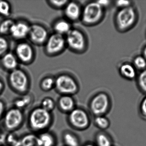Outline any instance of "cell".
Returning <instances> with one entry per match:
<instances>
[{"label": "cell", "mask_w": 146, "mask_h": 146, "mask_svg": "<svg viewBox=\"0 0 146 146\" xmlns=\"http://www.w3.org/2000/svg\"><path fill=\"white\" fill-rule=\"evenodd\" d=\"M39 146H56L57 139L55 135L48 130L38 134Z\"/></svg>", "instance_id": "18"}, {"label": "cell", "mask_w": 146, "mask_h": 146, "mask_svg": "<svg viewBox=\"0 0 146 146\" xmlns=\"http://www.w3.org/2000/svg\"><path fill=\"white\" fill-rule=\"evenodd\" d=\"M62 138L65 146H81L79 136L72 131H64Z\"/></svg>", "instance_id": "21"}, {"label": "cell", "mask_w": 146, "mask_h": 146, "mask_svg": "<svg viewBox=\"0 0 146 146\" xmlns=\"http://www.w3.org/2000/svg\"><path fill=\"white\" fill-rule=\"evenodd\" d=\"M9 48V43L3 36H0V57L7 53Z\"/></svg>", "instance_id": "30"}, {"label": "cell", "mask_w": 146, "mask_h": 146, "mask_svg": "<svg viewBox=\"0 0 146 146\" xmlns=\"http://www.w3.org/2000/svg\"><path fill=\"white\" fill-rule=\"evenodd\" d=\"M91 120L90 114L86 110L77 106L68 114L67 117L69 126L77 131L87 129L91 125Z\"/></svg>", "instance_id": "5"}, {"label": "cell", "mask_w": 146, "mask_h": 146, "mask_svg": "<svg viewBox=\"0 0 146 146\" xmlns=\"http://www.w3.org/2000/svg\"><path fill=\"white\" fill-rule=\"evenodd\" d=\"M30 25L25 21H15L11 28L10 35L16 40H23L28 37Z\"/></svg>", "instance_id": "14"}, {"label": "cell", "mask_w": 146, "mask_h": 146, "mask_svg": "<svg viewBox=\"0 0 146 146\" xmlns=\"http://www.w3.org/2000/svg\"><path fill=\"white\" fill-rule=\"evenodd\" d=\"M135 19V11L133 8L128 7L118 11L116 17V21L120 30H126L133 25Z\"/></svg>", "instance_id": "12"}, {"label": "cell", "mask_w": 146, "mask_h": 146, "mask_svg": "<svg viewBox=\"0 0 146 146\" xmlns=\"http://www.w3.org/2000/svg\"><path fill=\"white\" fill-rule=\"evenodd\" d=\"M2 130V129H1V124H0V131H1V130Z\"/></svg>", "instance_id": "42"}, {"label": "cell", "mask_w": 146, "mask_h": 146, "mask_svg": "<svg viewBox=\"0 0 146 146\" xmlns=\"http://www.w3.org/2000/svg\"><path fill=\"white\" fill-rule=\"evenodd\" d=\"M48 5L51 7L55 9H64L68 1L67 0H62V1H56V0H50L47 1Z\"/></svg>", "instance_id": "31"}, {"label": "cell", "mask_w": 146, "mask_h": 146, "mask_svg": "<svg viewBox=\"0 0 146 146\" xmlns=\"http://www.w3.org/2000/svg\"><path fill=\"white\" fill-rule=\"evenodd\" d=\"M82 146H96L94 142L92 141H88L83 144Z\"/></svg>", "instance_id": "40"}, {"label": "cell", "mask_w": 146, "mask_h": 146, "mask_svg": "<svg viewBox=\"0 0 146 146\" xmlns=\"http://www.w3.org/2000/svg\"><path fill=\"white\" fill-rule=\"evenodd\" d=\"M63 9L65 19L70 22L80 20L82 8L77 2L68 1Z\"/></svg>", "instance_id": "13"}, {"label": "cell", "mask_w": 146, "mask_h": 146, "mask_svg": "<svg viewBox=\"0 0 146 146\" xmlns=\"http://www.w3.org/2000/svg\"><path fill=\"white\" fill-rule=\"evenodd\" d=\"M55 79L54 88L60 95L73 96L79 92V84L72 75L68 74H61Z\"/></svg>", "instance_id": "7"}, {"label": "cell", "mask_w": 146, "mask_h": 146, "mask_svg": "<svg viewBox=\"0 0 146 146\" xmlns=\"http://www.w3.org/2000/svg\"><path fill=\"white\" fill-rule=\"evenodd\" d=\"M120 72L122 75L128 79H134L136 75L135 69L130 64H124L121 66Z\"/></svg>", "instance_id": "25"}, {"label": "cell", "mask_w": 146, "mask_h": 146, "mask_svg": "<svg viewBox=\"0 0 146 146\" xmlns=\"http://www.w3.org/2000/svg\"><path fill=\"white\" fill-rule=\"evenodd\" d=\"M19 146H39L38 134L31 132L20 136Z\"/></svg>", "instance_id": "20"}, {"label": "cell", "mask_w": 146, "mask_h": 146, "mask_svg": "<svg viewBox=\"0 0 146 146\" xmlns=\"http://www.w3.org/2000/svg\"><path fill=\"white\" fill-rule=\"evenodd\" d=\"M104 15V9L97 1H90L82 8L80 20L86 26H93L102 21Z\"/></svg>", "instance_id": "4"}, {"label": "cell", "mask_w": 146, "mask_h": 146, "mask_svg": "<svg viewBox=\"0 0 146 146\" xmlns=\"http://www.w3.org/2000/svg\"><path fill=\"white\" fill-rule=\"evenodd\" d=\"M26 121L31 132L38 134L49 130L54 122V116L51 112L37 106L30 111Z\"/></svg>", "instance_id": "1"}, {"label": "cell", "mask_w": 146, "mask_h": 146, "mask_svg": "<svg viewBox=\"0 0 146 146\" xmlns=\"http://www.w3.org/2000/svg\"><path fill=\"white\" fill-rule=\"evenodd\" d=\"M7 132L2 130L0 131V145L4 146L6 145Z\"/></svg>", "instance_id": "35"}, {"label": "cell", "mask_w": 146, "mask_h": 146, "mask_svg": "<svg viewBox=\"0 0 146 146\" xmlns=\"http://www.w3.org/2000/svg\"><path fill=\"white\" fill-rule=\"evenodd\" d=\"M55 79L51 76H46L42 79L40 83V87L42 91H49L54 88Z\"/></svg>", "instance_id": "26"}, {"label": "cell", "mask_w": 146, "mask_h": 146, "mask_svg": "<svg viewBox=\"0 0 146 146\" xmlns=\"http://www.w3.org/2000/svg\"><path fill=\"white\" fill-rule=\"evenodd\" d=\"M8 146V145H5V146Z\"/></svg>", "instance_id": "43"}, {"label": "cell", "mask_w": 146, "mask_h": 146, "mask_svg": "<svg viewBox=\"0 0 146 146\" xmlns=\"http://www.w3.org/2000/svg\"><path fill=\"white\" fill-rule=\"evenodd\" d=\"M19 61L15 54L8 52L1 57V63L3 67L7 70L12 71L18 68Z\"/></svg>", "instance_id": "19"}, {"label": "cell", "mask_w": 146, "mask_h": 146, "mask_svg": "<svg viewBox=\"0 0 146 146\" xmlns=\"http://www.w3.org/2000/svg\"><path fill=\"white\" fill-rule=\"evenodd\" d=\"M15 21L10 18H7L1 21L0 23V34L1 36L10 34L12 26Z\"/></svg>", "instance_id": "24"}, {"label": "cell", "mask_w": 146, "mask_h": 146, "mask_svg": "<svg viewBox=\"0 0 146 146\" xmlns=\"http://www.w3.org/2000/svg\"><path fill=\"white\" fill-rule=\"evenodd\" d=\"M94 142L96 146H112L113 144L110 136L103 131L96 134Z\"/></svg>", "instance_id": "22"}, {"label": "cell", "mask_w": 146, "mask_h": 146, "mask_svg": "<svg viewBox=\"0 0 146 146\" xmlns=\"http://www.w3.org/2000/svg\"><path fill=\"white\" fill-rule=\"evenodd\" d=\"M111 101L109 95L100 92L94 95L88 103L90 113L94 117L106 115L110 109Z\"/></svg>", "instance_id": "8"}, {"label": "cell", "mask_w": 146, "mask_h": 146, "mask_svg": "<svg viewBox=\"0 0 146 146\" xmlns=\"http://www.w3.org/2000/svg\"><path fill=\"white\" fill-rule=\"evenodd\" d=\"M15 55L19 62L23 64H30L35 59V52L31 44L21 41L15 46Z\"/></svg>", "instance_id": "10"}, {"label": "cell", "mask_w": 146, "mask_h": 146, "mask_svg": "<svg viewBox=\"0 0 146 146\" xmlns=\"http://www.w3.org/2000/svg\"><path fill=\"white\" fill-rule=\"evenodd\" d=\"M40 106L45 110L52 113L56 107V103L52 98L46 97L42 99Z\"/></svg>", "instance_id": "27"}, {"label": "cell", "mask_w": 146, "mask_h": 146, "mask_svg": "<svg viewBox=\"0 0 146 146\" xmlns=\"http://www.w3.org/2000/svg\"><path fill=\"white\" fill-rule=\"evenodd\" d=\"M7 109V103L4 100L0 99V121L1 120Z\"/></svg>", "instance_id": "34"}, {"label": "cell", "mask_w": 146, "mask_h": 146, "mask_svg": "<svg viewBox=\"0 0 146 146\" xmlns=\"http://www.w3.org/2000/svg\"><path fill=\"white\" fill-rule=\"evenodd\" d=\"M66 47L76 54H82L86 51L88 40L83 31L77 28H73L65 36Z\"/></svg>", "instance_id": "6"}, {"label": "cell", "mask_w": 146, "mask_h": 146, "mask_svg": "<svg viewBox=\"0 0 146 146\" xmlns=\"http://www.w3.org/2000/svg\"><path fill=\"white\" fill-rule=\"evenodd\" d=\"M34 100L33 96L28 93L24 95H20L19 97L14 99L12 105L25 111L31 106Z\"/></svg>", "instance_id": "16"}, {"label": "cell", "mask_w": 146, "mask_h": 146, "mask_svg": "<svg viewBox=\"0 0 146 146\" xmlns=\"http://www.w3.org/2000/svg\"><path fill=\"white\" fill-rule=\"evenodd\" d=\"M138 81L141 89L146 93V69L140 74Z\"/></svg>", "instance_id": "32"}, {"label": "cell", "mask_w": 146, "mask_h": 146, "mask_svg": "<svg viewBox=\"0 0 146 146\" xmlns=\"http://www.w3.org/2000/svg\"><path fill=\"white\" fill-rule=\"evenodd\" d=\"M26 120L25 111L12 105L7 109L0 124L2 129L7 133L16 132L23 127Z\"/></svg>", "instance_id": "2"}, {"label": "cell", "mask_w": 146, "mask_h": 146, "mask_svg": "<svg viewBox=\"0 0 146 146\" xmlns=\"http://www.w3.org/2000/svg\"><path fill=\"white\" fill-rule=\"evenodd\" d=\"M93 123L96 127L101 131L106 130L110 125V120L106 115L94 117Z\"/></svg>", "instance_id": "23"}, {"label": "cell", "mask_w": 146, "mask_h": 146, "mask_svg": "<svg viewBox=\"0 0 146 146\" xmlns=\"http://www.w3.org/2000/svg\"><path fill=\"white\" fill-rule=\"evenodd\" d=\"M144 57H145V58L146 59V46L145 48V49H144Z\"/></svg>", "instance_id": "41"}, {"label": "cell", "mask_w": 146, "mask_h": 146, "mask_svg": "<svg viewBox=\"0 0 146 146\" xmlns=\"http://www.w3.org/2000/svg\"><path fill=\"white\" fill-rule=\"evenodd\" d=\"M97 2L100 6H101L104 9L106 7H108L110 3V1H106V0L97 1Z\"/></svg>", "instance_id": "38"}, {"label": "cell", "mask_w": 146, "mask_h": 146, "mask_svg": "<svg viewBox=\"0 0 146 146\" xmlns=\"http://www.w3.org/2000/svg\"><path fill=\"white\" fill-rule=\"evenodd\" d=\"M11 6L6 1H0V15L7 18L11 14Z\"/></svg>", "instance_id": "29"}, {"label": "cell", "mask_w": 146, "mask_h": 146, "mask_svg": "<svg viewBox=\"0 0 146 146\" xmlns=\"http://www.w3.org/2000/svg\"><path fill=\"white\" fill-rule=\"evenodd\" d=\"M55 33L65 36L72 28L71 22L66 19H60L56 21L53 25Z\"/></svg>", "instance_id": "17"}, {"label": "cell", "mask_w": 146, "mask_h": 146, "mask_svg": "<svg viewBox=\"0 0 146 146\" xmlns=\"http://www.w3.org/2000/svg\"><path fill=\"white\" fill-rule=\"evenodd\" d=\"M8 80L11 90L19 96L29 93L31 85L30 78L23 69L17 68L10 71Z\"/></svg>", "instance_id": "3"}, {"label": "cell", "mask_w": 146, "mask_h": 146, "mask_svg": "<svg viewBox=\"0 0 146 146\" xmlns=\"http://www.w3.org/2000/svg\"><path fill=\"white\" fill-rule=\"evenodd\" d=\"M140 111L142 116L146 118V97H145L141 104Z\"/></svg>", "instance_id": "36"}, {"label": "cell", "mask_w": 146, "mask_h": 146, "mask_svg": "<svg viewBox=\"0 0 146 146\" xmlns=\"http://www.w3.org/2000/svg\"><path fill=\"white\" fill-rule=\"evenodd\" d=\"M0 146H1L0 145Z\"/></svg>", "instance_id": "44"}, {"label": "cell", "mask_w": 146, "mask_h": 146, "mask_svg": "<svg viewBox=\"0 0 146 146\" xmlns=\"http://www.w3.org/2000/svg\"><path fill=\"white\" fill-rule=\"evenodd\" d=\"M50 34L47 28L39 24L30 25L28 37L31 42L36 45H44Z\"/></svg>", "instance_id": "11"}, {"label": "cell", "mask_w": 146, "mask_h": 146, "mask_svg": "<svg viewBox=\"0 0 146 146\" xmlns=\"http://www.w3.org/2000/svg\"><path fill=\"white\" fill-rule=\"evenodd\" d=\"M44 45V52L50 57L61 54L67 47L65 36L55 33L49 35Z\"/></svg>", "instance_id": "9"}, {"label": "cell", "mask_w": 146, "mask_h": 146, "mask_svg": "<svg viewBox=\"0 0 146 146\" xmlns=\"http://www.w3.org/2000/svg\"><path fill=\"white\" fill-rule=\"evenodd\" d=\"M5 88V85L1 79H0V96L2 94Z\"/></svg>", "instance_id": "39"}, {"label": "cell", "mask_w": 146, "mask_h": 146, "mask_svg": "<svg viewBox=\"0 0 146 146\" xmlns=\"http://www.w3.org/2000/svg\"><path fill=\"white\" fill-rule=\"evenodd\" d=\"M134 63L135 67L139 69H142L146 67V59L143 57H137L135 59Z\"/></svg>", "instance_id": "33"}, {"label": "cell", "mask_w": 146, "mask_h": 146, "mask_svg": "<svg viewBox=\"0 0 146 146\" xmlns=\"http://www.w3.org/2000/svg\"><path fill=\"white\" fill-rule=\"evenodd\" d=\"M116 4L117 7L122 9L129 7L130 2L127 1H118L116 2Z\"/></svg>", "instance_id": "37"}, {"label": "cell", "mask_w": 146, "mask_h": 146, "mask_svg": "<svg viewBox=\"0 0 146 146\" xmlns=\"http://www.w3.org/2000/svg\"><path fill=\"white\" fill-rule=\"evenodd\" d=\"M56 104L60 111L67 115L76 107L74 98L70 95H60Z\"/></svg>", "instance_id": "15"}, {"label": "cell", "mask_w": 146, "mask_h": 146, "mask_svg": "<svg viewBox=\"0 0 146 146\" xmlns=\"http://www.w3.org/2000/svg\"><path fill=\"white\" fill-rule=\"evenodd\" d=\"M20 136L16 132L7 133L6 145L10 146H19Z\"/></svg>", "instance_id": "28"}]
</instances>
